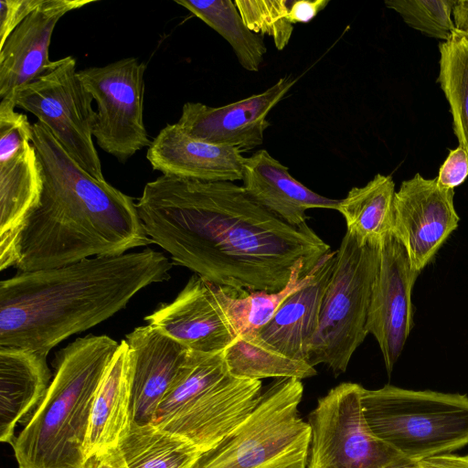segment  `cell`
Masks as SVG:
<instances>
[{"label": "cell", "instance_id": "6da1fadb", "mask_svg": "<svg viewBox=\"0 0 468 468\" xmlns=\"http://www.w3.org/2000/svg\"><path fill=\"white\" fill-rule=\"evenodd\" d=\"M136 207L147 236L175 263L238 294L282 290L298 261L314 268L331 251L307 223H285L231 181L162 175Z\"/></svg>", "mask_w": 468, "mask_h": 468}, {"label": "cell", "instance_id": "7a4b0ae2", "mask_svg": "<svg viewBox=\"0 0 468 468\" xmlns=\"http://www.w3.org/2000/svg\"><path fill=\"white\" fill-rule=\"evenodd\" d=\"M32 143L42 172L39 201L15 242V267L33 271L148 246L136 203L85 171L38 121Z\"/></svg>", "mask_w": 468, "mask_h": 468}, {"label": "cell", "instance_id": "3957f363", "mask_svg": "<svg viewBox=\"0 0 468 468\" xmlns=\"http://www.w3.org/2000/svg\"><path fill=\"white\" fill-rule=\"evenodd\" d=\"M172 265L147 248L19 271L0 282V346L48 356L70 335L117 314L142 289L169 280Z\"/></svg>", "mask_w": 468, "mask_h": 468}, {"label": "cell", "instance_id": "277c9868", "mask_svg": "<svg viewBox=\"0 0 468 468\" xmlns=\"http://www.w3.org/2000/svg\"><path fill=\"white\" fill-rule=\"evenodd\" d=\"M119 346L88 335L56 352L49 387L11 444L19 468H83L95 394Z\"/></svg>", "mask_w": 468, "mask_h": 468}, {"label": "cell", "instance_id": "5b68a950", "mask_svg": "<svg viewBox=\"0 0 468 468\" xmlns=\"http://www.w3.org/2000/svg\"><path fill=\"white\" fill-rule=\"evenodd\" d=\"M261 393V380L230 375L223 352L189 350L158 406L153 424L182 437L204 452L250 414Z\"/></svg>", "mask_w": 468, "mask_h": 468}, {"label": "cell", "instance_id": "8992f818", "mask_svg": "<svg viewBox=\"0 0 468 468\" xmlns=\"http://www.w3.org/2000/svg\"><path fill=\"white\" fill-rule=\"evenodd\" d=\"M371 431L411 464L468 444V397L386 385L362 389Z\"/></svg>", "mask_w": 468, "mask_h": 468}, {"label": "cell", "instance_id": "52a82bcc", "mask_svg": "<svg viewBox=\"0 0 468 468\" xmlns=\"http://www.w3.org/2000/svg\"><path fill=\"white\" fill-rule=\"evenodd\" d=\"M302 380L276 378L250 414L192 468H306L311 431L299 413Z\"/></svg>", "mask_w": 468, "mask_h": 468}, {"label": "cell", "instance_id": "ba28073f", "mask_svg": "<svg viewBox=\"0 0 468 468\" xmlns=\"http://www.w3.org/2000/svg\"><path fill=\"white\" fill-rule=\"evenodd\" d=\"M380 261V240L364 245L346 231L324 295L319 324L307 363L325 365L335 377L346 372L366 329L373 283Z\"/></svg>", "mask_w": 468, "mask_h": 468}, {"label": "cell", "instance_id": "9c48e42d", "mask_svg": "<svg viewBox=\"0 0 468 468\" xmlns=\"http://www.w3.org/2000/svg\"><path fill=\"white\" fill-rule=\"evenodd\" d=\"M16 107L35 115L63 149L89 174L105 180L93 143L97 112L71 56L52 61L37 78L17 89Z\"/></svg>", "mask_w": 468, "mask_h": 468}, {"label": "cell", "instance_id": "30bf717a", "mask_svg": "<svg viewBox=\"0 0 468 468\" xmlns=\"http://www.w3.org/2000/svg\"><path fill=\"white\" fill-rule=\"evenodd\" d=\"M363 387L344 382L321 397L308 417L306 468H405L404 457L370 430L362 406Z\"/></svg>", "mask_w": 468, "mask_h": 468}, {"label": "cell", "instance_id": "8fae6325", "mask_svg": "<svg viewBox=\"0 0 468 468\" xmlns=\"http://www.w3.org/2000/svg\"><path fill=\"white\" fill-rule=\"evenodd\" d=\"M145 69L144 62L131 57L78 70L97 103L93 137L121 163L152 143L144 122Z\"/></svg>", "mask_w": 468, "mask_h": 468}, {"label": "cell", "instance_id": "7c38bea8", "mask_svg": "<svg viewBox=\"0 0 468 468\" xmlns=\"http://www.w3.org/2000/svg\"><path fill=\"white\" fill-rule=\"evenodd\" d=\"M10 99L0 101V270L15 267V242L37 205L42 186L33 128Z\"/></svg>", "mask_w": 468, "mask_h": 468}, {"label": "cell", "instance_id": "4fadbf2b", "mask_svg": "<svg viewBox=\"0 0 468 468\" xmlns=\"http://www.w3.org/2000/svg\"><path fill=\"white\" fill-rule=\"evenodd\" d=\"M420 272L393 232L380 239V261L373 283L366 329L377 340L388 375L412 327L411 292Z\"/></svg>", "mask_w": 468, "mask_h": 468}, {"label": "cell", "instance_id": "5bb4252c", "mask_svg": "<svg viewBox=\"0 0 468 468\" xmlns=\"http://www.w3.org/2000/svg\"><path fill=\"white\" fill-rule=\"evenodd\" d=\"M453 197L454 189L444 188L436 177L427 179L419 173L404 180L395 193L392 232L404 245L418 272L458 227L460 218Z\"/></svg>", "mask_w": 468, "mask_h": 468}, {"label": "cell", "instance_id": "9a60e30c", "mask_svg": "<svg viewBox=\"0 0 468 468\" xmlns=\"http://www.w3.org/2000/svg\"><path fill=\"white\" fill-rule=\"evenodd\" d=\"M295 82L292 75H286L261 93L220 107L186 102L177 124L196 139L241 153L250 151L262 144L270 112Z\"/></svg>", "mask_w": 468, "mask_h": 468}, {"label": "cell", "instance_id": "2e32d148", "mask_svg": "<svg viewBox=\"0 0 468 468\" xmlns=\"http://www.w3.org/2000/svg\"><path fill=\"white\" fill-rule=\"evenodd\" d=\"M144 320L191 351L220 353L237 338L213 284L195 273L174 301L161 304Z\"/></svg>", "mask_w": 468, "mask_h": 468}, {"label": "cell", "instance_id": "e0dca14e", "mask_svg": "<svg viewBox=\"0 0 468 468\" xmlns=\"http://www.w3.org/2000/svg\"><path fill=\"white\" fill-rule=\"evenodd\" d=\"M125 341L132 357V423L151 424L189 350L150 324L134 328Z\"/></svg>", "mask_w": 468, "mask_h": 468}, {"label": "cell", "instance_id": "ac0fdd59", "mask_svg": "<svg viewBox=\"0 0 468 468\" xmlns=\"http://www.w3.org/2000/svg\"><path fill=\"white\" fill-rule=\"evenodd\" d=\"M93 0H43L0 48V99L40 76L52 63L48 57L57 23L67 13Z\"/></svg>", "mask_w": 468, "mask_h": 468}, {"label": "cell", "instance_id": "d6986e66", "mask_svg": "<svg viewBox=\"0 0 468 468\" xmlns=\"http://www.w3.org/2000/svg\"><path fill=\"white\" fill-rule=\"evenodd\" d=\"M146 158L164 176L207 182L242 180L245 158L236 148L188 135L177 122L160 130Z\"/></svg>", "mask_w": 468, "mask_h": 468}, {"label": "cell", "instance_id": "ffe728a7", "mask_svg": "<svg viewBox=\"0 0 468 468\" xmlns=\"http://www.w3.org/2000/svg\"><path fill=\"white\" fill-rule=\"evenodd\" d=\"M335 256L336 250L324 254L313 279L287 298L265 325L248 335L281 355L307 362Z\"/></svg>", "mask_w": 468, "mask_h": 468}, {"label": "cell", "instance_id": "44dd1931", "mask_svg": "<svg viewBox=\"0 0 468 468\" xmlns=\"http://www.w3.org/2000/svg\"><path fill=\"white\" fill-rule=\"evenodd\" d=\"M243 187L259 205L285 223L298 227L306 223L310 208H337L339 200L321 196L289 172L287 166L261 149L245 158Z\"/></svg>", "mask_w": 468, "mask_h": 468}, {"label": "cell", "instance_id": "7402d4cb", "mask_svg": "<svg viewBox=\"0 0 468 468\" xmlns=\"http://www.w3.org/2000/svg\"><path fill=\"white\" fill-rule=\"evenodd\" d=\"M46 355L0 346V441L15 440L19 421L41 402L51 382Z\"/></svg>", "mask_w": 468, "mask_h": 468}, {"label": "cell", "instance_id": "603a6c76", "mask_svg": "<svg viewBox=\"0 0 468 468\" xmlns=\"http://www.w3.org/2000/svg\"><path fill=\"white\" fill-rule=\"evenodd\" d=\"M132 357L123 339L95 394L85 444L87 458L119 445L131 424Z\"/></svg>", "mask_w": 468, "mask_h": 468}, {"label": "cell", "instance_id": "cb8c5ba5", "mask_svg": "<svg viewBox=\"0 0 468 468\" xmlns=\"http://www.w3.org/2000/svg\"><path fill=\"white\" fill-rule=\"evenodd\" d=\"M395 193L392 176L377 174L365 186L352 187L339 200L336 210L358 244L380 240L392 232Z\"/></svg>", "mask_w": 468, "mask_h": 468}, {"label": "cell", "instance_id": "d4e9b609", "mask_svg": "<svg viewBox=\"0 0 468 468\" xmlns=\"http://www.w3.org/2000/svg\"><path fill=\"white\" fill-rule=\"evenodd\" d=\"M317 265L312 268L303 261H298L287 285L273 292L260 291L238 294L212 283L216 298L237 336L254 333L265 325L287 298L313 279Z\"/></svg>", "mask_w": 468, "mask_h": 468}, {"label": "cell", "instance_id": "484cf974", "mask_svg": "<svg viewBox=\"0 0 468 468\" xmlns=\"http://www.w3.org/2000/svg\"><path fill=\"white\" fill-rule=\"evenodd\" d=\"M119 447L129 468H192L202 452L154 424L132 423Z\"/></svg>", "mask_w": 468, "mask_h": 468}, {"label": "cell", "instance_id": "4316f807", "mask_svg": "<svg viewBox=\"0 0 468 468\" xmlns=\"http://www.w3.org/2000/svg\"><path fill=\"white\" fill-rule=\"evenodd\" d=\"M175 2L226 39L242 68L251 72L260 69L267 52L263 37L249 29L234 1L175 0Z\"/></svg>", "mask_w": 468, "mask_h": 468}, {"label": "cell", "instance_id": "83f0119b", "mask_svg": "<svg viewBox=\"0 0 468 468\" xmlns=\"http://www.w3.org/2000/svg\"><path fill=\"white\" fill-rule=\"evenodd\" d=\"M231 376L240 379L293 378L304 379L317 374L305 361L289 358L261 345L248 335L237 338L223 351Z\"/></svg>", "mask_w": 468, "mask_h": 468}, {"label": "cell", "instance_id": "f1b7e54d", "mask_svg": "<svg viewBox=\"0 0 468 468\" xmlns=\"http://www.w3.org/2000/svg\"><path fill=\"white\" fill-rule=\"evenodd\" d=\"M439 49L438 81L450 105L459 145L468 153V37L455 32Z\"/></svg>", "mask_w": 468, "mask_h": 468}, {"label": "cell", "instance_id": "f546056e", "mask_svg": "<svg viewBox=\"0 0 468 468\" xmlns=\"http://www.w3.org/2000/svg\"><path fill=\"white\" fill-rule=\"evenodd\" d=\"M456 0H387L410 27L429 37L449 40L456 32L452 13Z\"/></svg>", "mask_w": 468, "mask_h": 468}, {"label": "cell", "instance_id": "4dcf8cb0", "mask_svg": "<svg viewBox=\"0 0 468 468\" xmlns=\"http://www.w3.org/2000/svg\"><path fill=\"white\" fill-rule=\"evenodd\" d=\"M292 0H235L246 26L253 33L272 37L278 50L289 43L293 26L287 20Z\"/></svg>", "mask_w": 468, "mask_h": 468}, {"label": "cell", "instance_id": "1f68e13d", "mask_svg": "<svg viewBox=\"0 0 468 468\" xmlns=\"http://www.w3.org/2000/svg\"><path fill=\"white\" fill-rule=\"evenodd\" d=\"M43 0L0 1V48L13 31L41 4Z\"/></svg>", "mask_w": 468, "mask_h": 468}, {"label": "cell", "instance_id": "d6a6232c", "mask_svg": "<svg viewBox=\"0 0 468 468\" xmlns=\"http://www.w3.org/2000/svg\"><path fill=\"white\" fill-rule=\"evenodd\" d=\"M468 176V153L458 146L450 150L449 154L440 167L437 178L439 186L454 189L463 184Z\"/></svg>", "mask_w": 468, "mask_h": 468}, {"label": "cell", "instance_id": "836d02e7", "mask_svg": "<svg viewBox=\"0 0 468 468\" xmlns=\"http://www.w3.org/2000/svg\"><path fill=\"white\" fill-rule=\"evenodd\" d=\"M329 0H292L287 20L292 23H308L324 9Z\"/></svg>", "mask_w": 468, "mask_h": 468}, {"label": "cell", "instance_id": "e575fe53", "mask_svg": "<svg viewBox=\"0 0 468 468\" xmlns=\"http://www.w3.org/2000/svg\"><path fill=\"white\" fill-rule=\"evenodd\" d=\"M83 468H129L118 446L108 448L89 456Z\"/></svg>", "mask_w": 468, "mask_h": 468}, {"label": "cell", "instance_id": "d590c367", "mask_svg": "<svg viewBox=\"0 0 468 468\" xmlns=\"http://www.w3.org/2000/svg\"><path fill=\"white\" fill-rule=\"evenodd\" d=\"M405 468H468V454H439L423 459Z\"/></svg>", "mask_w": 468, "mask_h": 468}, {"label": "cell", "instance_id": "8d00e7d4", "mask_svg": "<svg viewBox=\"0 0 468 468\" xmlns=\"http://www.w3.org/2000/svg\"><path fill=\"white\" fill-rule=\"evenodd\" d=\"M452 17L456 32L468 37V0H456Z\"/></svg>", "mask_w": 468, "mask_h": 468}]
</instances>
